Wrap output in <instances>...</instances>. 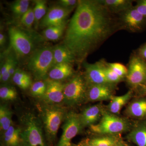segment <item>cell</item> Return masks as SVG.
Instances as JSON below:
<instances>
[{
	"instance_id": "cell-1",
	"label": "cell",
	"mask_w": 146,
	"mask_h": 146,
	"mask_svg": "<svg viewBox=\"0 0 146 146\" xmlns=\"http://www.w3.org/2000/svg\"><path fill=\"white\" fill-rule=\"evenodd\" d=\"M113 14L98 1L81 0L68 24L63 44L82 63L116 31Z\"/></svg>"
},
{
	"instance_id": "cell-2",
	"label": "cell",
	"mask_w": 146,
	"mask_h": 146,
	"mask_svg": "<svg viewBox=\"0 0 146 146\" xmlns=\"http://www.w3.org/2000/svg\"><path fill=\"white\" fill-rule=\"evenodd\" d=\"M132 125L127 118L112 114L105 108L99 121L89 128L91 132L99 136L120 135L129 131Z\"/></svg>"
},
{
	"instance_id": "cell-3",
	"label": "cell",
	"mask_w": 146,
	"mask_h": 146,
	"mask_svg": "<svg viewBox=\"0 0 146 146\" xmlns=\"http://www.w3.org/2000/svg\"><path fill=\"white\" fill-rule=\"evenodd\" d=\"M39 108L40 120L46 137L51 143L56 138L59 127L68 112L64 107L58 105L46 104Z\"/></svg>"
},
{
	"instance_id": "cell-4",
	"label": "cell",
	"mask_w": 146,
	"mask_h": 146,
	"mask_svg": "<svg viewBox=\"0 0 146 146\" xmlns=\"http://www.w3.org/2000/svg\"><path fill=\"white\" fill-rule=\"evenodd\" d=\"M21 137L26 146H46L43 127L39 118L32 113L25 114L21 118Z\"/></svg>"
},
{
	"instance_id": "cell-5",
	"label": "cell",
	"mask_w": 146,
	"mask_h": 146,
	"mask_svg": "<svg viewBox=\"0 0 146 146\" xmlns=\"http://www.w3.org/2000/svg\"><path fill=\"white\" fill-rule=\"evenodd\" d=\"M53 48L44 47L32 52L27 64L29 70L37 80H46L53 66Z\"/></svg>"
},
{
	"instance_id": "cell-6",
	"label": "cell",
	"mask_w": 146,
	"mask_h": 146,
	"mask_svg": "<svg viewBox=\"0 0 146 146\" xmlns=\"http://www.w3.org/2000/svg\"><path fill=\"white\" fill-rule=\"evenodd\" d=\"M88 84L84 76H74L64 85V103L70 106H74L86 101Z\"/></svg>"
},
{
	"instance_id": "cell-7",
	"label": "cell",
	"mask_w": 146,
	"mask_h": 146,
	"mask_svg": "<svg viewBox=\"0 0 146 146\" xmlns=\"http://www.w3.org/2000/svg\"><path fill=\"white\" fill-rule=\"evenodd\" d=\"M125 80L132 90L142 89L146 84V61L137 55H132Z\"/></svg>"
},
{
	"instance_id": "cell-8",
	"label": "cell",
	"mask_w": 146,
	"mask_h": 146,
	"mask_svg": "<svg viewBox=\"0 0 146 146\" xmlns=\"http://www.w3.org/2000/svg\"><path fill=\"white\" fill-rule=\"evenodd\" d=\"M11 45L18 56H24L33 52L34 43L28 35L16 27L9 30Z\"/></svg>"
},
{
	"instance_id": "cell-9",
	"label": "cell",
	"mask_w": 146,
	"mask_h": 146,
	"mask_svg": "<svg viewBox=\"0 0 146 146\" xmlns=\"http://www.w3.org/2000/svg\"><path fill=\"white\" fill-rule=\"evenodd\" d=\"M79 114L73 111L68 112L62 126L63 132L57 146H72L71 141L83 129Z\"/></svg>"
},
{
	"instance_id": "cell-10",
	"label": "cell",
	"mask_w": 146,
	"mask_h": 146,
	"mask_svg": "<svg viewBox=\"0 0 146 146\" xmlns=\"http://www.w3.org/2000/svg\"><path fill=\"white\" fill-rule=\"evenodd\" d=\"M73 10L58 5L52 7L40 21L39 25L40 28L45 29L67 23V19Z\"/></svg>"
},
{
	"instance_id": "cell-11",
	"label": "cell",
	"mask_w": 146,
	"mask_h": 146,
	"mask_svg": "<svg viewBox=\"0 0 146 146\" xmlns=\"http://www.w3.org/2000/svg\"><path fill=\"white\" fill-rule=\"evenodd\" d=\"M120 21L123 27L132 32H136L141 31L143 28L146 18L133 6L121 13Z\"/></svg>"
},
{
	"instance_id": "cell-12",
	"label": "cell",
	"mask_w": 146,
	"mask_h": 146,
	"mask_svg": "<svg viewBox=\"0 0 146 146\" xmlns=\"http://www.w3.org/2000/svg\"><path fill=\"white\" fill-rule=\"evenodd\" d=\"M83 63L85 70L84 76L88 85L110 84L108 82L104 74L103 60H99L94 63H89L86 62Z\"/></svg>"
},
{
	"instance_id": "cell-13",
	"label": "cell",
	"mask_w": 146,
	"mask_h": 146,
	"mask_svg": "<svg viewBox=\"0 0 146 146\" xmlns=\"http://www.w3.org/2000/svg\"><path fill=\"white\" fill-rule=\"evenodd\" d=\"M115 86L111 84H89L86 100L91 102L110 101L114 96Z\"/></svg>"
},
{
	"instance_id": "cell-14",
	"label": "cell",
	"mask_w": 146,
	"mask_h": 146,
	"mask_svg": "<svg viewBox=\"0 0 146 146\" xmlns=\"http://www.w3.org/2000/svg\"><path fill=\"white\" fill-rule=\"evenodd\" d=\"M47 87L44 96L42 99L45 103L50 105H60L64 103V85L60 81H55L49 79L46 80Z\"/></svg>"
},
{
	"instance_id": "cell-15",
	"label": "cell",
	"mask_w": 146,
	"mask_h": 146,
	"mask_svg": "<svg viewBox=\"0 0 146 146\" xmlns=\"http://www.w3.org/2000/svg\"><path fill=\"white\" fill-rule=\"evenodd\" d=\"M105 107L102 104H98L84 108L79 114L80 118L84 128L89 127L99 121Z\"/></svg>"
},
{
	"instance_id": "cell-16",
	"label": "cell",
	"mask_w": 146,
	"mask_h": 146,
	"mask_svg": "<svg viewBox=\"0 0 146 146\" xmlns=\"http://www.w3.org/2000/svg\"><path fill=\"white\" fill-rule=\"evenodd\" d=\"M125 113L128 117L137 121L146 120V97H140L131 101Z\"/></svg>"
},
{
	"instance_id": "cell-17",
	"label": "cell",
	"mask_w": 146,
	"mask_h": 146,
	"mask_svg": "<svg viewBox=\"0 0 146 146\" xmlns=\"http://www.w3.org/2000/svg\"><path fill=\"white\" fill-rule=\"evenodd\" d=\"M127 138L136 146H146V120L136 121L133 123Z\"/></svg>"
},
{
	"instance_id": "cell-18",
	"label": "cell",
	"mask_w": 146,
	"mask_h": 146,
	"mask_svg": "<svg viewBox=\"0 0 146 146\" xmlns=\"http://www.w3.org/2000/svg\"><path fill=\"white\" fill-rule=\"evenodd\" d=\"M74 70L72 64L60 63L54 65L48 74V78L60 81L70 78L74 75Z\"/></svg>"
},
{
	"instance_id": "cell-19",
	"label": "cell",
	"mask_w": 146,
	"mask_h": 146,
	"mask_svg": "<svg viewBox=\"0 0 146 146\" xmlns=\"http://www.w3.org/2000/svg\"><path fill=\"white\" fill-rule=\"evenodd\" d=\"M133 94L131 90L121 96H113L106 108L112 114L119 115L123 108L131 99Z\"/></svg>"
},
{
	"instance_id": "cell-20",
	"label": "cell",
	"mask_w": 146,
	"mask_h": 146,
	"mask_svg": "<svg viewBox=\"0 0 146 146\" xmlns=\"http://www.w3.org/2000/svg\"><path fill=\"white\" fill-rule=\"evenodd\" d=\"M53 66L60 63L72 64L76 61L74 56L64 44L58 45L53 48Z\"/></svg>"
},
{
	"instance_id": "cell-21",
	"label": "cell",
	"mask_w": 146,
	"mask_h": 146,
	"mask_svg": "<svg viewBox=\"0 0 146 146\" xmlns=\"http://www.w3.org/2000/svg\"><path fill=\"white\" fill-rule=\"evenodd\" d=\"M105 7L112 14L121 13L131 8L132 1L129 0H99Z\"/></svg>"
},
{
	"instance_id": "cell-22",
	"label": "cell",
	"mask_w": 146,
	"mask_h": 146,
	"mask_svg": "<svg viewBox=\"0 0 146 146\" xmlns=\"http://www.w3.org/2000/svg\"><path fill=\"white\" fill-rule=\"evenodd\" d=\"M3 135L4 142L6 146H18L21 139V127L11 125Z\"/></svg>"
},
{
	"instance_id": "cell-23",
	"label": "cell",
	"mask_w": 146,
	"mask_h": 146,
	"mask_svg": "<svg viewBox=\"0 0 146 146\" xmlns=\"http://www.w3.org/2000/svg\"><path fill=\"white\" fill-rule=\"evenodd\" d=\"M87 140L89 143L96 146H115L122 141L120 135H99Z\"/></svg>"
},
{
	"instance_id": "cell-24",
	"label": "cell",
	"mask_w": 146,
	"mask_h": 146,
	"mask_svg": "<svg viewBox=\"0 0 146 146\" xmlns=\"http://www.w3.org/2000/svg\"><path fill=\"white\" fill-rule=\"evenodd\" d=\"M12 79L16 85L24 90L30 88L32 84L30 75L25 71L18 68L12 76Z\"/></svg>"
},
{
	"instance_id": "cell-25",
	"label": "cell",
	"mask_w": 146,
	"mask_h": 146,
	"mask_svg": "<svg viewBox=\"0 0 146 146\" xmlns=\"http://www.w3.org/2000/svg\"><path fill=\"white\" fill-rule=\"evenodd\" d=\"M67 24L68 22L62 25L50 27L45 29L43 31L44 37L50 41L58 40L63 35Z\"/></svg>"
},
{
	"instance_id": "cell-26",
	"label": "cell",
	"mask_w": 146,
	"mask_h": 146,
	"mask_svg": "<svg viewBox=\"0 0 146 146\" xmlns=\"http://www.w3.org/2000/svg\"><path fill=\"white\" fill-rule=\"evenodd\" d=\"M12 112L5 105L0 107V128L4 133L12 125Z\"/></svg>"
},
{
	"instance_id": "cell-27",
	"label": "cell",
	"mask_w": 146,
	"mask_h": 146,
	"mask_svg": "<svg viewBox=\"0 0 146 146\" xmlns=\"http://www.w3.org/2000/svg\"><path fill=\"white\" fill-rule=\"evenodd\" d=\"M35 5L33 8L35 18V24L37 27L40 21L44 17L47 13V6L46 1L44 0H36L34 1Z\"/></svg>"
},
{
	"instance_id": "cell-28",
	"label": "cell",
	"mask_w": 146,
	"mask_h": 146,
	"mask_svg": "<svg viewBox=\"0 0 146 146\" xmlns=\"http://www.w3.org/2000/svg\"><path fill=\"white\" fill-rule=\"evenodd\" d=\"M29 6L28 0H17L12 3L11 6V11L16 18H21L27 11Z\"/></svg>"
},
{
	"instance_id": "cell-29",
	"label": "cell",
	"mask_w": 146,
	"mask_h": 146,
	"mask_svg": "<svg viewBox=\"0 0 146 146\" xmlns=\"http://www.w3.org/2000/svg\"><path fill=\"white\" fill-rule=\"evenodd\" d=\"M46 87V80H37L32 83L30 87L31 94L33 96L42 99L44 96Z\"/></svg>"
},
{
	"instance_id": "cell-30",
	"label": "cell",
	"mask_w": 146,
	"mask_h": 146,
	"mask_svg": "<svg viewBox=\"0 0 146 146\" xmlns=\"http://www.w3.org/2000/svg\"><path fill=\"white\" fill-rule=\"evenodd\" d=\"M103 69L106 77L110 84L116 86L117 84L124 80L117 74L109 67L108 63L104 60H103Z\"/></svg>"
},
{
	"instance_id": "cell-31",
	"label": "cell",
	"mask_w": 146,
	"mask_h": 146,
	"mask_svg": "<svg viewBox=\"0 0 146 146\" xmlns=\"http://www.w3.org/2000/svg\"><path fill=\"white\" fill-rule=\"evenodd\" d=\"M17 91L12 86L8 85L1 86L0 88V98L5 101L14 100L17 98Z\"/></svg>"
},
{
	"instance_id": "cell-32",
	"label": "cell",
	"mask_w": 146,
	"mask_h": 146,
	"mask_svg": "<svg viewBox=\"0 0 146 146\" xmlns=\"http://www.w3.org/2000/svg\"><path fill=\"white\" fill-rule=\"evenodd\" d=\"M35 18L33 9L29 7L27 11L21 17V24L27 28H31L35 23Z\"/></svg>"
},
{
	"instance_id": "cell-33",
	"label": "cell",
	"mask_w": 146,
	"mask_h": 146,
	"mask_svg": "<svg viewBox=\"0 0 146 146\" xmlns=\"http://www.w3.org/2000/svg\"><path fill=\"white\" fill-rule=\"evenodd\" d=\"M17 61L16 57L13 54L11 58V61L10 65L9 68L7 72L3 76L0 78L1 81L3 83L8 82L14 74V73L16 72L17 68Z\"/></svg>"
},
{
	"instance_id": "cell-34",
	"label": "cell",
	"mask_w": 146,
	"mask_h": 146,
	"mask_svg": "<svg viewBox=\"0 0 146 146\" xmlns=\"http://www.w3.org/2000/svg\"><path fill=\"white\" fill-rule=\"evenodd\" d=\"M110 67L117 74L122 78L125 79L127 74V68L121 63H108Z\"/></svg>"
},
{
	"instance_id": "cell-35",
	"label": "cell",
	"mask_w": 146,
	"mask_h": 146,
	"mask_svg": "<svg viewBox=\"0 0 146 146\" xmlns=\"http://www.w3.org/2000/svg\"><path fill=\"white\" fill-rule=\"evenodd\" d=\"M78 2L76 0H60L58 1V5L68 9H73L77 7Z\"/></svg>"
},
{
	"instance_id": "cell-36",
	"label": "cell",
	"mask_w": 146,
	"mask_h": 146,
	"mask_svg": "<svg viewBox=\"0 0 146 146\" xmlns=\"http://www.w3.org/2000/svg\"><path fill=\"white\" fill-rule=\"evenodd\" d=\"M134 7L141 15L146 18V0L138 1Z\"/></svg>"
},
{
	"instance_id": "cell-37",
	"label": "cell",
	"mask_w": 146,
	"mask_h": 146,
	"mask_svg": "<svg viewBox=\"0 0 146 146\" xmlns=\"http://www.w3.org/2000/svg\"><path fill=\"white\" fill-rule=\"evenodd\" d=\"M138 55L146 61V44L140 48Z\"/></svg>"
},
{
	"instance_id": "cell-38",
	"label": "cell",
	"mask_w": 146,
	"mask_h": 146,
	"mask_svg": "<svg viewBox=\"0 0 146 146\" xmlns=\"http://www.w3.org/2000/svg\"><path fill=\"white\" fill-rule=\"evenodd\" d=\"M6 41V40L5 35L1 31L0 33V46L1 47L3 46L5 44Z\"/></svg>"
},
{
	"instance_id": "cell-39",
	"label": "cell",
	"mask_w": 146,
	"mask_h": 146,
	"mask_svg": "<svg viewBox=\"0 0 146 146\" xmlns=\"http://www.w3.org/2000/svg\"><path fill=\"white\" fill-rule=\"evenodd\" d=\"M76 146H96L92 145V144L89 143L88 140H86L82 141L80 143Z\"/></svg>"
},
{
	"instance_id": "cell-40",
	"label": "cell",
	"mask_w": 146,
	"mask_h": 146,
	"mask_svg": "<svg viewBox=\"0 0 146 146\" xmlns=\"http://www.w3.org/2000/svg\"><path fill=\"white\" fill-rule=\"evenodd\" d=\"M115 146H127L126 145H125V144H124L122 142V141L120 142V143H119L116 145Z\"/></svg>"
},
{
	"instance_id": "cell-41",
	"label": "cell",
	"mask_w": 146,
	"mask_h": 146,
	"mask_svg": "<svg viewBox=\"0 0 146 146\" xmlns=\"http://www.w3.org/2000/svg\"><path fill=\"white\" fill-rule=\"evenodd\" d=\"M141 89H142V90L143 91V93L144 94L146 93V84Z\"/></svg>"
},
{
	"instance_id": "cell-42",
	"label": "cell",
	"mask_w": 146,
	"mask_h": 146,
	"mask_svg": "<svg viewBox=\"0 0 146 146\" xmlns=\"http://www.w3.org/2000/svg\"><path fill=\"white\" fill-rule=\"evenodd\" d=\"M146 94V93H145V94Z\"/></svg>"
}]
</instances>
